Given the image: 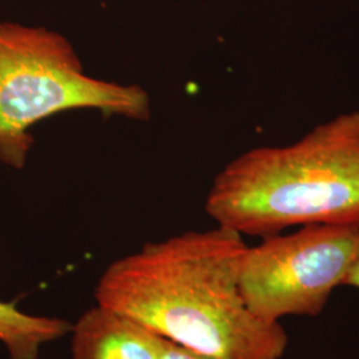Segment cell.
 I'll list each match as a JSON object with an SVG mask.
<instances>
[{
	"mask_svg": "<svg viewBox=\"0 0 359 359\" xmlns=\"http://www.w3.org/2000/svg\"><path fill=\"white\" fill-rule=\"evenodd\" d=\"M248 245L222 226L148 243L116 259L95 287L96 304L215 359H281L287 334L257 318L240 292Z\"/></svg>",
	"mask_w": 359,
	"mask_h": 359,
	"instance_id": "6da1fadb",
	"label": "cell"
},
{
	"mask_svg": "<svg viewBox=\"0 0 359 359\" xmlns=\"http://www.w3.org/2000/svg\"><path fill=\"white\" fill-rule=\"evenodd\" d=\"M205 210L218 226L261 238L293 226L359 228V111L237 156L213 180Z\"/></svg>",
	"mask_w": 359,
	"mask_h": 359,
	"instance_id": "7a4b0ae2",
	"label": "cell"
},
{
	"mask_svg": "<svg viewBox=\"0 0 359 359\" xmlns=\"http://www.w3.org/2000/svg\"><path fill=\"white\" fill-rule=\"evenodd\" d=\"M145 121L147 90L86 74L74 46L46 27L0 22V163L26 167L39 121L71 109Z\"/></svg>",
	"mask_w": 359,
	"mask_h": 359,
	"instance_id": "3957f363",
	"label": "cell"
},
{
	"mask_svg": "<svg viewBox=\"0 0 359 359\" xmlns=\"http://www.w3.org/2000/svg\"><path fill=\"white\" fill-rule=\"evenodd\" d=\"M359 253V228L306 225L248 246L240 268V292L262 321L287 316L316 317L344 283Z\"/></svg>",
	"mask_w": 359,
	"mask_h": 359,
	"instance_id": "277c9868",
	"label": "cell"
},
{
	"mask_svg": "<svg viewBox=\"0 0 359 359\" xmlns=\"http://www.w3.org/2000/svg\"><path fill=\"white\" fill-rule=\"evenodd\" d=\"M71 359H160L168 339L128 316L99 304L71 330Z\"/></svg>",
	"mask_w": 359,
	"mask_h": 359,
	"instance_id": "5b68a950",
	"label": "cell"
},
{
	"mask_svg": "<svg viewBox=\"0 0 359 359\" xmlns=\"http://www.w3.org/2000/svg\"><path fill=\"white\" fill-rule=\"evenodd\" d=\"M72 323L60 317L31 316L13 302L0 301V342L11 359H39L43 346L63 339Z\"/></svg>",
	"mask_w": 359,
	"mask_h": 359,
	"instance_id": "8992f818",
	"label": "cell"
},
{
	"mask_svg": "<svg viewBox=\"0 0 359 359\" xmlns=\"http://www.w3.org/2000/svg\"><path fill=\"white\" fill-rule=\"evenodd\" d=\"M160 359H215L200 351H196L189 347L182 346L176 342L167 341V345L164 347V351Z\"/></svg>",
	"mask_w": 359,
	"mask_h": 359,
	"instance_id": "52a82bcc",
	"label": "cell"
},
{
	"mask_svg": "<svg viewBox=\"0 0 359 359\" xmlns=\"http://www.w3.org/2000/svg\"><path fill=\"white\" fill-rule=\"evenodd\" d=\"M342 285L359 289V253L357 258H355V261L353 262L351 268L347 271L346 277H345Z\"/></svg>",
	"mask_w": 359,
	"mask_h": 359,
	"instance_id": "ba28073f",
	"label": "cell"
}]
</instances>
